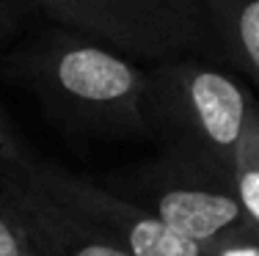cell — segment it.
<instances>
[{
  "instance_id": "obj_1",
  "label": "cell",
  "mask_w": 259,
  "mask_h": 256,
  "mask_svg": "<svg viewBox=\"0 0 259 256\" xmlns=\"http://www.w3.org/2000/svg\"><path fill=\"white\" fill-rule=\"evenodd\" d=\"M259 105L232 75L188 56L157 61L149 72V132L171 157L232 185L240 146Z\"/></svg>"
},
{
  "instance_id": "obj_2",
  "label": "cell",
  "mask_w": 259,
  "mask_h": 256,
  "mask_svg": "<svg viewBox=\"0 0 259 256\" xmlns=\"http://www.w3.org/2000/svg\"><path fill=\"white\" fill-rule=\"evenodd\" d=\"M25 72L69 121L102 132H149V72L130 56L75 30L36 41Z\"/></svg>"
},
{
  "instance_id": "obj_3",
  "label": "cell",
  "mask_w": 259,
  "mask_h": 256,
  "mask_svg": "<svg viewBox=\"0 0 259 256\" xmlns=\"http://www.w3.org/2000/svg\"><path fill=\"white\" fill-rule=\"evenodd\" d=\"M61 28L130 58L168 61L218 44L201 0H30Z\"/></svg>"
},
{
  "instance_id": "obj_4",
  "label": "cell",
  "mask_w": 259,
  "mask_h": 256,
  "mask_svg": "<svg viewBox=\"0 0 259 256\" xmlns=\"http://www.w3.org/2000/svg\"><path fill=\"white\" fill-rule=\"evenodd\" d=\"M17 168L39 190L53 196L66 210L77 212L83 221L108 234L130 256H207L199 242L182 237L138 201L97 187L83 176H75L58 166L36 163L33 157Z\"/></svg>"
},
{
  "instance_id": "obj_5",
  "label": "cell",
  "mask_w": 259,
  "mask_h": 256,
  "mask_svg": "<svg viewBox=\"0 0 259 256\" xmlns=\"http://www.w3.org/2000/svg\"><path fill=\"white\" fill-rule=\"evenodd\" d=\"M135 196L138 198L133 201L144 204L201 248L245 226H254L229 182L171 155L135 179Z\"/></svg>"
},
{
  "instance_id": "obj_6",
  "label": "cell",
  "mask_w": 259,
  "mask_h": 256,
  "mask_svg": "<svg viewBox=\"0 0 259 256\" xmlns=\"http://www.w3.org/2000/svg\"><path fill=\"white\" fill-rule=\"evenodd\" d=\"M0 185L25 229L33 256H130L77 212L39 190L20 168L0 171Z\"/></svg>"
},
{
  "instance_id": "obj_7",
  "label": "cell",
  "mask_w": 259,
  "mask_h": 256,
  "mask_svg": "<svg viewBox=\"0 0 259 256\" xmlns=\"http://www.w3.org/2000/svg\"><path fill=\"white\" fill-rule=\"evenodd\" d=\"M215 39L243 75L259 85V0H201Z\"/></svg>"
},
{
  "instance_id": "obj_8",
  "label": "cell",
  "mask_w": 259,
  "mask_h": 256,
  "mask_svg": "<svg viewBox=\"0 0 259 256\" xmlns=\"http://www.w3.org/2000/svg\"><path fill=\"white\" fill-rule=\"evenodd\" d=\"M0 256H33L28 245V234L6 196L3 185H0Z\"/></svg>"
},
{
  "instance_id": "obj_9",
  "label": "cell",
  "mask_w": 259,
  "mask_h": 256,
  "mask_svg": "<svg viewBox=\"0 0 259 256\" xmlns=\"http://www.w3.org/2000/svg\"><path fill=\"white\" fill-rule=\"evenodd\" d=\"M207 256H259V226H245L204 248Z\"/></svg>"
},
{
  "instance_id": "obj_10",
  "label": "cell",
  "mask_w": 259,
  "mask_h": 256,
  "mask_svg": "<svg viewBox=\"0 0 259 256\" xmlns=\"http://www.w3.org/2000/svg\"><path fill=\"white\" fill-rule=\"evenodd\" d=\"M30 160L25 146H22L20 135L14 132L11 121L6 119V113L0 111V171H9V168H17V166H25Z\"/></svg>"
},
{
  "instance_id": "obj_11",
  "label": "cell",
  "mask_w": 259,
  "mask_h": 256,
  "mask_svg": "<svg viewBox=\"0 0 259 256\" xmlns=\"http://www.w3.org/2000/svg\"><path fill=\"white\" fill-rule=\"evenodd\" d=\"M17 25V9L11 0H0V39L9 36Z\"/></svg>"
}]
</instances>
